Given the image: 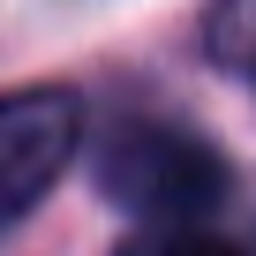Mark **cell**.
<instances>
[{"mask_svg": "<svg viewBox=\"0 0 256 256\" xmlns=\"http://www.w3.org/2000/svg\"><path fill=\"white\" fill-rule=\"evenodd\" d=\"M204 46L218 53V68H234L241 83H256V0H211Z\"/></svg>", "mask_w": 256, "mask_h": 256, "instance_id": "3957f363", "label": "cell"}, {"mask_svg": "<svg viewBox=\"0 0 256 256\" xmlns=\"http://www.w3.org/2000/svg\"><path fill=\"white\" fill-rule=\"evenodd\" d=\"M83 113L68 90H16L0 98V234H8L76 158Z\"/></svg>", "mask_w": 256, "mask_h": 256, "instance_id": "7a4b0ae2", "label": "cell"}, {"mask_svg": "<svg viewBox=\"0 0 256 256\" xmlns=\"http://www.w3.org/2000/svg\"><path fill=\"white\" fill-rule=\"evenodd\" d=\"M120 256H241V248L204 234V226H158V234H136Z\"/></svg>", "mask_w": 256, "mask_h": 256, "instance_id": "277c9868", "label": "cell"}, {"mask_svg": "<svg viewBox=\"0 0 256 256\" xmlns=\"http://www.w3.org/2000/svg\"><path fill=\"white\" fill-rule=\"evenodd\" d=\"M90 181L106 204L136 211L151 226H204L234 188L226 158L174 120H113L90 151Z\"/></svg>", "mask_w": 256, "mask_h": 256, "instance_id": "6da1fadb", "label": "cell"}]
</instances>
